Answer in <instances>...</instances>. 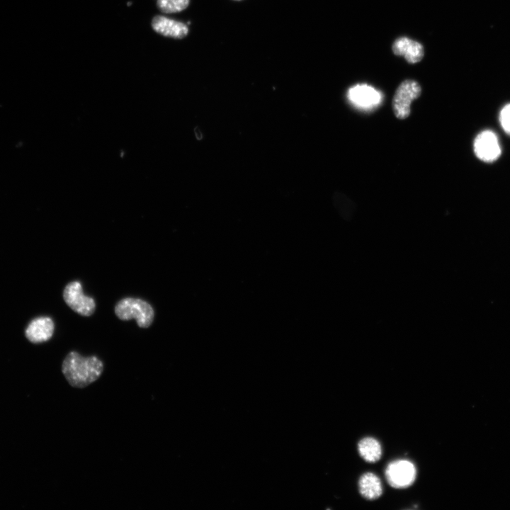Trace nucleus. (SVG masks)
Wrapping results in <instances>:
<instances>
[{"mask_svg": "<svg viewBox=\"0 0 510 510\" xmlns=\"http://www.w3.org/2000/svg\"><path fill=\"white\" fill-rule=\"evenodd\" d=\"M421 87L415 80L406 79L397 88L392 101V108L395 117L400 120L407 118L411 113V103L419 98Z\"/></svg>", "mask_w": 510, "mask_h": 510, "instance_id": "3", "label": "nucleus"}, {"mask_svg": "<svg viewBox=\"0 0 510 510\" xmlns=\"http://www.w3.org/2000/svg\"><path fill=\"white\" fill-rule=\"evenodd\" d=\"M475 155L482 161L492 162L501 154V147L497 135L491 130L481 132L474 142Z\"/></svg>", "mask_w": 510, "mask_h": 510, "instance_id": "6", "label": "nucleus"}, {"mask_svg": "<svg viewBox=\"0 0 510 510\" xmlns=\"http://www.w3.org/2000/svg\"><path fill=\"white\" fill-rule=\"evenodd\" d=\"M392 50L395 55L404 57L410 64L420 62L424 55L423 45L407 37L397 38L392 43Z\"/></svg>", "mask_w": 510, "mask_h": 510, "instance_id": "7", "label": "nucleus"}, {"mask_svg": "<svg viewBox=\"0 0 510 510\" xmlns=\"http://www.w3.org/2000/svg\"><path fill=\"white\" fill-rule=\"evenodd\" d=\"M190 0H157L158 8L164 13L180 12L186 9Z\"/></svg>", "mask_w": 510, "mask_h": 510, "instance_id": "13", "label": "nucleus"}, {"mask_svg": "<svg viewBox=\"0 0 510 510\" xmlns=\"http://www.w3.org/2000/svg\"><path fill=\"white\" fill-rule=\"evenodd\" d=\"M63 298L66 304L80 315L89 317L95 312L94 300L84 294L81 284L79 281H72L66 285L63 290Z\"/></svg>", "mask_w": 510, "mask_h": 510, "instance_id": "4", "label": "nucleus"}, {"mask_svg": "<svg viewBox=\"0 0 510 510\" xmlns=\"http://www.w3.org/2000/svg\"><path fill=\"white\" fill-rule=\"evenodd\" d=\"M358 487L361 494L367 499H378L382 493L380 480L372 472H366L360 477Z\"/></svg>", "mask_w": 510, "mask_h": 510, "instance_id": "11", "label": "nucleus"}, {"mask_svg": "<svg viewBox=\"0 0 510 510\" xmlns=\"http://www.w3.org/2000/svg\"><path fill=\"white\" fill-rule=\"evenodd\" d=\"M416 475L414 465L407 460L391 462L385 469L387 482L395 488H406L413 484Z\"/></svg>", "mask_w": 510, "mask_h": 510, "instance_id": "5", "label": "nucleus"}, {"mask_svg": "<svg viewBox=\"0 0 510 510\" xmlns=\"http://www.w3.org/2000/svg\"><path fill=\"white\" fill-rule=\"evenodd\" d=\"M103 370V362L96 356H82L76 351L69 352L64 358L62 371L69 384L84 388L94 382Z\"/></svg>", "mask_w": 510, "mask_h": 510, "instance_id": "1", "label": "nucleus"}, {"mask_svg": "<svg viewBox=\"0 0 510 510\" xmlns=\"http://www.w3.org/2000/svg\"><path fill=\"white\" fill-rule=\"evenodd\" d=\"M358 450L361 456L368 463L378 461L382 455L380 443L372 437L362 438L358 444Z\"/></svg>", "mask_w": 510, "mask_h": 510, "instance_id": "12", "label": "nucleus"}, {"mask_svg": "<svg viewBox=\"0 0 510 510\" xmlns=\"http://www.w3.org/2000/svg\"><path fill=\"white\" fill-rule=\"evenodd\" d=\"M153 30L166 37L181 39L188 33L186 24L163 16H156L152 21Z\"/></svg>", "mask_w": 510, "mask_h": 510, "instance_id": "9", "label": "nucleus"}, {"mask_svg": "<svg viewBox=\"0 0 510 510\" xmlns=\"http://www.w3.org/2000/svg\"><path fill=\"white\" fill-rule=\"evenodd\" d=\"M499 122L505 132L510 135V103L506 105L500 111Z\"/></svg>", "mask_w": 510, "mask_h": 510, "instance_id": "14", "label": "nucleus"}, {"mask_svg": "<svg viewBox=\"0 0 510 510\" xmlns=\"http://www.w3.org/2000/svg\"><path fill=\"white\" fill-rule=\"evenodd\" d=\"M235 1H240V0H235Z\"/></svg>", "mask_w": 510, "mask_h": 510, "instance_id": "15", "label": "nucleus"}, {"mask_svg": "<svg viewBox=\"0 0 510 510\" xmlns=\"http://www.w3.org/2000/svg\"><path fill=\"white\" fill-rule=\"evenodd\" d=\"M55 324L48 317H40L34 319L26 329V336L33 343H42L48 341L52 336Z\"/></svg>", "mask_w": 510, "mask_h": 510, "instance_id": "10", "label": "nucleus"}, {"mask_svg": "<svg viewBox=\"0 0 510 510\" xmlns=\"http://www.w3.org/2000/svg\"><path fill=\"white\" fill-rule=\"evenodd\" d=\"M118 319L128 321L135 319L141 328H147L153 322L154 312L152 305L140 298H125L119 300L114 308Z\"/></svg>", "mask_w": 510, "mask_h": 510, "instance_id": "2", "label": "nucleus"}, {"mask_svg": "<svg viewBox=\"0 0 510 510\" xmlns=\"http://www.w3.org/2000/svg\"><path fill=\"white\" fill-rule=\"evenodd\" d=\"M349 100L355 105L363 108H372L379 104L381 94L367 84H357L348 91Z\"/></svg>", "mask_w": 510, "mask_h": 510, "instance_id": "8", "label": "nucleus"}]
</instances>
